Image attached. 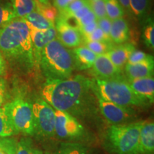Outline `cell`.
<instances>
[{
	"instance_id": "obj_1",
	"label": "cell",
	"mask_w": 154,
	"mask_h": 154,
	"mask_svg": "<svg viewBox=\"0 0 154 154\" xmlns=\"http://www.w3.org/2000/svg\"><path fill=\"white\" fill-rule=\"evenodd\" d=\"M94 93V83L82 75L66 79H47L42 95L54 110L71 115L82 113Z\"/></svg>"
},
{
	"instance_id": "obj_2",
	"label": "cell",
	"mask_w": 154,
	"mask_h": 154,
	"mask_svg": "<svg viewBox=\"0 0 154 154\" xmlns=\"http://www.w3.org/2000/svg\"><path fill=\"white\" fill-rule=\"evenodd\" d=\"M0 52L14 68L29 72L35 64L29 28L22 18H15L0 28Z\"/></svg>"
},
{
	"instance_id": "obj_3",
	"label": "cell",
	"mask_w": 154,
	"mask_h": 154,
	"mask_svg": "<svg viewBox=\"0 0 154 154\" xmlns=\"http://www.w3.org/2000/svg\"><path fill=\"white\" fill-rule=\"evenodd\" d=\"M38 65L47 79H66L76 69L72 51L57 38L49 42L42 50Z\"/></svg>"
},
{
	"instance_id": "obj_4",
	"label": "cell",
	"mask_w": 154,
	"mask_h": 154,
	"mask_svg": "<svg viewBox=\"0 0 154 154\" xmlns=\"http://www.w3.org/2000/svg\"><path fill=\"white\" fill-rule=\"evenodd\" d=\"M94 83V93L106 101L126 108L146 106L149 101L135 93L126 79H101Z\"/></svg>"
},
{
	"instance_id": "obj_5",
	"label": "cell",
	"mask_w": 154,
	"mask_h": 154,
	"mask_svg": "<svg viewBox=\"0 0 154 154\" xmlns=\"http://www.w3.org/2000/svg\"><path fill=\"white\" fill-rule=\"evenodd\" d=\"M143 121L111 126L106 135V146L114 154H140L139 134Z\"/></svg>"
},
{
	"instance_id": "obj_6",
	"label": "cell",
	"mask_w": 154,
	"mask_h": 154,
	"mask_svg": "<svg viewBox=\"0 0 154 154\" xmlns=\"http://www.w3.org/2000/svg\"><path fill=\"white\" fill-rule=\"evenodd\" d=\"M11 124L17 133L33 135L35 134V125L32 103L22 99H17L5 105Z\"/></svg>"
},
{
	"instance_id": "obj_7",
	"label": "cell",
	"mask_w": 154,
	"mask_h": 154,
	"mask_svg": "<svg viewBox=\"0 0 154 154\" xmlns=\"http://www.w3.org/2000/svg\"><path fill=\"white\" fill-rule=\"evenodd\" d=\"M35 133L45 137L55 135V110L43 99L32 103Z\"/></svg>"
},
{
	"instance_id": "obj_8",
	"label": "cell",
	"mask_w": 154,
	"mask_h": 154,
	"mask_svg": "<svg viewBox=\"0 0 154 154\" xmlns=\"http://www.w3.org/2000/svg\"><path fill=\"white\" fill-rule=\"evenodd\" d=\"M95 96L101 114L109 124H112L111 126L126 124L134 118V111L131 108L121 106L106 101L97 94H95Z\"/></svg>"
},
{
	"instance_id": "obj_9",
	"label": "cell",
	"mask_w": 154,
	"mask_h": 154,
	"mask_svg": "<svg viewBox=\"0 0 154 154\" xmlns=\"http://www.w3.org/2000/svg\"><path fill=\"white\" fill-rule=\"evenodd\" d=\"M55 134L63 139H72L82 136L84 128L74 116L64 111L55 110Z\"/></svg>"
},
{
	"instance_id": "obj_10",
	"label": "cell",
	"mask_w": 154,
	"mask_h": 154,
	"mask_svg": "<svg viewBox=\"0 0 154 154\" xmlns=\"http://www.w3.org/2000/svg\"><path fill=\"white\" fill-rule=\"evenodd\" d=\"M54 23L57 38L63 46L68 49L80 47L83 43V38L76 26L59 17H57Z\"/></svg>"
},
{
	"instance_id": "obj_11",
	"label": "cell",
	"mask_w": 154,
	"mask_h": 154,
	"mask_svg": "<svg viewBox=\"0 0 154 154\" xmlns=\"http://www.w3.org/2000/svg\"><path fill=\"white\" fill-rule=\"evenodd\" d=\"M29 33L35 64L38 65L42 50L49 42L57 38V31L54 26L45 30H36L29 28Z\"/></svg>"
},
{
	"instance_id": "obj_12",
	"label": "cell",
	"mask_w": 154,
	"mask_h": 154,
	"mask_svg": "<svg viewBox=\"0 0 154 154\" xmlns=\"http://www.w3.org/2000/svg\"><path fill=\"white\" fill-rule=\"evenodd\" d=\"M94 73L101 79H122V70L117 68L110 60L106 53L97 55L92 66Z\"/></svg>"
},
{
	"instance_id": "obj_13",
	"label": "cell",
	"mask_w": 154,
	"mask_h": 154,
	"mask_svg": "<svg viewBox=\"0 0 154 154\" xmlns=\"http://www.w3.org/2000/svg\"><path fill=\"white\" fill-rule=\"evenodd\" d=\"M153 57L151 56L146 60L135 64L126 63L124 66L125 75L128 80L151 77L153 75Z\"/></svg>"
},
{
	"instance_id": "obj_14",
	"label": "cell",
	"mask_w": 154,
	"mask_h": 154,
	"mask_svg": "<svg viewBox=\"0 0 154 154\" xmlns=\"http://www.w3.org/2000/svg\"><path fill=\"white\" fill-rule=\"evenodd\" d=\"M135 49L136 48L131 43H124L118 45L113 44L106 54L113 64L123 71L128 61V57Z\"/></svg>"
},
{
	"instance_id": "obj_15",
	"label": "cell",
	"mask_w": 154,
	"mask_h": 154,
	"mask_svg": "<svg viewBox=\"0 0 154 154\" xmlns=\"http://www.w3.org/2000/svg\"><path fill=\"white\" fill-rule=\"evenodd\" d=\"M126 80L135 93L148 100L150 103H153L154 100L153 76L137 79Z\"/></svg>"
},
{
	"instance_id": "obj_16",
	"label": "cell",
	"mask_w": 154,
	"mask_h": 154,
	"mask_svg": "<svg viewBox=\"0 0 154 154\" xmlns=\"http://www.w3.org/2000/svg\"><path fill=\"white\" fill-rule=\"evenodd\" d=\"M154 151V124L143 121L139 134V153L152 154Z\"/></svg>"
},
{
	"instance_id": "obj_17",
	"label": "cell",
	"mask_w": 154,
	"mask_h": 154,
	"mask_svg": "<svg viewBox=\"0 0 154 154\" xmlns=\"http://www.w3.org/2000/svg\"><path fill=\"white\" fill-rule=\"evenodd\" d=\"M111 41L115 45L126 43L129 38V26L124 17L112 21L110 30Z\"/></svg>"
},
{
	"instance_id": "obj_18",
	"label": "cell",
	"mask_w": 154,
	"mask_h": 154,
	"mask_svg": "<svg viewBox=\"0 0 154 154\" xmlns=\"http://www.w3.org/2000/svg\"><path fill=\"white\" fill-rule=\"evenodd\" d=\"M76 68L83 70L92 68L97 55L84 46L74 48L72 50Z\"/></svg>"
},
{
	"instance_id": "obj_19",
	"label": "cell",
	"mask_w": 154,
	"mask_h": 154,
	"mask_svg": "<svg viewBox=\"0 0 154 154\" xmlns=\"http://www.w3.org/2000/svg\"><path fill=\"white\" fill-rule=\"evenodd\" d=\"M29 28L36 30H45L52 27L54 24L48 21L36 10L22 18Z\"/></svg>"
},
{
	"instance_id": "obj_20",
	"label": "cell",
	"mask_w": 154,
	"mask_h": 154,
	"mask_svg": "<svg viewBox=\"0 0 154 154\" xmlns=\"http://www.w3.org/2000/svg\"><path fill=\"white\" fill-rule=\"evenodd\" d=\"M10 3L16 18H23L36 10L34 0H11Z\"/></svg>"
},
{
	"instance_id": "obj_21",
	"label": "cell",
	"mask_w": 154,
	"mask_h": 154,
	"mask_svg": "<svg viewBox=\"0 0 154 154\" xmlns=\"http://www.w3.org/2000/svg\"><path fill=\"white\" fill-rule=\"evenodd\" d=\"M16 134L5 107L0 108V138H7Z\"/></svg>"
},
{
	"instance_id": "obj_22",
	"label": "cell",
	"mask_w": 154,
	"mask_h": 154,
	"mask_svg": "<svg viewBox=\"0 0 154 154\" xmlns=\"http://www.w3.org/2000/svg\"><path fill=\"white\" fill-rule=\"evenodd\" d=\"M103 1H104L108 18L113 21L124 17L125 11L119 0H103Z\"/></svg>"
},
{
	"instance_id": "obj_23",
	"label": "cell",
	"mask_w": 154,
	"mask_h": 154,
	"mask_svg": "<svg viewBox=\"0 0 154 154\" xmlns=\"http://www.w3.org/2000/svg\"><path fill=\"white\" fill-rule=\"evenodd\" d=\"M16 18L10 2L0 0V28H2Z\"/></svg>"
},
{
	"instance_id": "obj_24",
	"label": "cell",
	"mask_w": 154,
	"mask_h": 154,
	"mask_svg": "<svg viewBox=\"0 0 154 154\" xmlns=\"http://www.w3.org/2000/svg\"><path fill=\"white\" fill-rule=\"evenodd\" d=\"M36 11L41 14L48 21L54 24L58 17V10L51 2L35 3Z\"/></svg>"
},
{
	"instance_id": "obj_25",
	"label": "cell",
	"mask_w": 154,
	"mask_h": 154,
	"mask_svg": "<svg viewBox=\"0 0 154 154\" xmlns=\"http://www.w3.org/2000/svg\"><path fill=\"white\" fill-rule=\"evenodd\" d=\"M131 13L138 19H141L147 14L150 7V0H129Z\"/></svg>"
},
{
	"instance_id": "obj_26",
	"label": "cell",
	"mask_w": 154,
	"mask_h": 154,
	"mask_svg": "<svg viewBox=\"0 0 154 154\" xmlns=\"http://www.w3.org/2000/svg\"><path fill=\"white\" fill-rule=\"evenodd\" d=\"M87 5H88V0H75L70 5L67 6L66 8L59 11L58 17L65 19V20H69L75 12H76L77 11H79Z\"/></svg>"
},
{
	"instance_id": "obj_27",
	"label": "cell",
	"mask_w": 154,
	"mask_h": 154,
	"mask_svg": "<svg viewBox=\"0 0 154 154\" xmlns=\"http://www.w3.org/2000/svg\"><path fill=\"white\" fill-rule=\"evenodd\" d=\"M11 154H44L40 150L36 149L26 139H22L15 144Z\"/></svg>"
},
{
	"instance_id": "obj_28",
	"label": "cell",
	"mask_w": 154,
	"mask_h": 154,
	"mask_svg": "<svg viewBox=\"0 0 154 154\" xmlns=\"http://www.w3.org/2000/svg\"><path fill=\"white\" fill-rule=\"evenodd\" d=\"M84 47L93 51L96 55L103 54L109 51L111 47L113 45L112 42H86L83 41Z\"/></svg>"
},
{
	"instance_id": "obj_29",
	"label": "cell",
	"mask_w": 154,
	"mask_h": 154,
	"mask_svg": "<svg viewBox=\"0 0 154 154\" xmlns=\"http://www.w3.org/2000/svg\"><path fill=\"white\" fill-rule=\"evenodd\" d=\"M54 154H87L86 150L79 144L66 143Z\"/></svg>"
},
{
	"instance_id": "obj_30",
	"label": "cell",
	"mask_w": 154,
	"mask_h": 154,
	"mask_svg": "<svg viewBox=\"0 0 154 154\" xmlns=\"http://www.w3.org/2000/svg\"><path fill=\"white\" fill-rule=\"evenodd\" d=\"M88 3L92 12L95 15L96 19H101L107 17L103 0H94V1L88 2Z\"/></svg>"
},
{
	"instance_id": "obj_31",
	"label": "cell",
	"mask_w": 154,
	"mask_h": 154,
	"mask_svg": "<svg viewBox=\"0 0 154 154\" xmlns=\"http://www.w3.org/2000/svg\"><path fill=\"white\" fill-rule=\"evenodd\" d=\"M83 41L86 42H111V39L107 37L106 35L103 33L99 27H97L95 31L89 34L82 36Z\"/></svg>"
},
{
	"instance_id": "obj_32",
	"label": "cell",
	"mask_w": 154,
	"mask_h": 154,
	"mask_svg": "<svg viewBox=\"0 0 154 154\" xmlns=\"http://www.w3.org/2000/svg\"><path fill=\"white\" fill-rule=\"evenodd\" d=\"M143 37L148 47L153 49L154 48V24L153 22H150L143 29Z\"/></svg>"
},
{
	"instance_id": "obj_33",
	"label": "cell",
	"mask_w": 154,
	"mask_h": 154,
	"mask_svg": "<svg viewBox=\"0 0 154 154\" xmlns=\"http://www.w3.org/2000/svg\"><path fill=\"white\" fill-rule=\"evenodd\" d=\"M152 55L148 54L145 52L141 51H138V50L135 49L133 52L131 54L128 59V61L127 63L128 64H135V63H137L141 61H145L146 59H148L149 58L151 57Z\"/></svg>"
},
{
	"instance_id": "obj_34",
	"label": "cell",
	"mask_w": 154,
	"mask_h": 154,
	"mask_svg": "<svg viewBox=\"0 0 154 154\" xmlns=\"http://www.w3.org/2000/svg\"><path fill=\"white\" fill-rule=\"evenodd\" d=\"M96 22H97L98 27L101 29L103 31V33L106 35L107 37L110 38V30L111 27V24H112V21L106 17H104V18L98 19L96 20Z\"/></svg>"
},
{
	"instance_id": "obj_35",
	"label": "cell",
	"mask_w": 154,
	"mask_h": 154,
	"mask_svg": "<svg viewBox=\"0 0 154 154\" xmlns=\"http://www.w3.org/2000/svg\"><path fill=\"white\" fill-rule=\"evenodd\" d=\"M75 0H53V5L54 6L59 12L66 8L67 6L70 5Z\"/></svg>"
},
{
	"instance_id": "obj_36",
	"label": "cell",
	"mask_w": 154,
	"mask_h": 154,
	"mask_svg": "<svg viewBox=\"0 0 154 154\" xmlns=\"http://www.w3.org/2000/svg\"><path fill=\"white\" fill-rule=\"evenodd\" d=\"M6 91H7V84L4 79L0 77V108L2 106L5 101Z\"/></svg>"
},
{
	"instance_id": "obj_37",
	"label": "cell",
	"mask_w": 154,
	"mask_h": 154,
	"mask_svg": "<svg viewBox=\"0 0 154 154\" xmlns=\"http://www.w3.org/2000/svg\"><path fill=\"white\" fill-rule=\"evenodd\" d=\"M6 72H7V61L0 52V76L5 75Z\"/></svg>"
},
{
	"instance_id": "obj_38",
	"label": "cell",
	"mask_w": 154,
	"mask_h": 154,
	"mask_svg": "<svg viewBox=\"0 0 154 154\" xmlns=\"http://www.w3.org/2000/svg\"><path fill=\"white\" fill-rule=\"evenodd\" d=\"M119 2L121 5V6L124 8L125 12L129 13V14H131V11L130 9V5H129V0H119Z\"/></svg>"
},
{
	"instance_id": "obj_39",
	"label": "cell",
	"mask_w": 154,
	"mask_h": 154,
	"mask_svg": "<svg viewBox=\"0 0 154 154\" xmlns=\"http://www.w3.org/2000/svg\"><path fill=\"white\" fill-rule=\"evenodd\" d=\"M35 3H48L50 2V0H34Z\"/></svg>"
},
{
	"instance_id": "obj_40",
	"label": "cell",
	"mask_w": 154,
	"mask_h": 154,
	"mask_svg": "<svg viewBox=\"0 0 154 154\" xmlns=\"http://www.w3.org/2000/svg\"><path fill=\"white\" fill-rule=\"evenodd\" d=\"M0 154H8V153H7L5 150L2 149L1 147H0Z\"/></svg>"
},
{
	"instance_id": "obj_41",
	"label": "cell",
	"mask_w": 154,
	"mask_h": 154,
	"mask_svg": "<svg viewBox=\"0 0 154 154\" xmlns=\"http://www.w3.org/2000/svg\"><path fill=\"white\" fill-rule=\"evenodd\" d=\"M88 2H91V1H94V0H88Z\"/></svg>"
}]
</instances>
